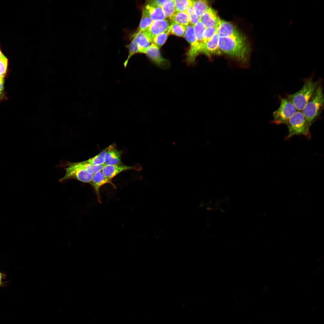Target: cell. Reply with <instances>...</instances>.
Returning a JSON list of instances; mask_svg holds the SVG:
<instances>
[{"label":"cell","instance_id":"obj_32","mask_svg":"<svg viewBox=\"0 0 324 324\" xmlns=\"http://www.w3.org/2000/svg\"><path fill=\"white\" fill-rule=\"evenodd\" d=\"M168 0H151L148 1V2H147L148 4L158 7L161 8L162 6L164 4L167 2Z\"/></svg>","mask_w":324,"mask_h":324},{"label":"cell","instance_id":"obj_13","mask_svg":"<svg viewBox=\"0 0 324 324\" xmlns=\"http://www.w3.org/2000/svg\"><path fill=\"white\" fill-rule=\"evenodd\" d=\"M217 33L219 37H227L236 35L239 32L230 23L221 20Z\"/></svg>","mask_w":324,"mask_h":324},{"label":"cell","instance_id":"obj_9","mask_svg":"<svg viewBox=\"0 0 324 324\" xmlns=\"http://www.w3.org/2000/svg\"><path fill=\"white\" fill-rule=\"evenodd\" d=\"M221 20L216 11L210 7L208 10L200 17V21L204 26L205 28L218 27Z\"/></svg>","mask_w":324,"mask_h":324},{"label":"cell","instance_id":"obj_27","mask_svg":"<svg viewBox=\"0 0 324 324\" xmlns=\"http://www.w3.org/2000/svg\"><path fill=\"white\" fill-rule=\"evenodd\" d=\"M169 34L168 30L156 36L152 39V44L155 45L159 48L165 43Z\"/></svg>","mask_w":324,"mask_h":324},{"label":"cell","instance_id":"obj_23","mask_svg":"<svg viewBox=\"0 0 324 324\" xmlns=\"http://www.w3.org/2000/svg\"><path fill=\"white\" fill-rule=\"evenodd\" d=\"M107 148V147L96 156L85 160V161L96 166L104 164L105 156Z\"/></svg>","mask_w":324,"mask_h":324},{"label":"cell","instance_id":"obj_36","mask_svg":"<svg viewBox=\"0 0 324 324\" xmlns=\"http://www.w3.org/2000/svg\"><path fill=\"white\" fill-rule=\"evenodd\" d=\"M5 76L2 75H0V80L4 78Z\"/></svg>","mask_w":324,"mask_h":324},{"label":"cell","instance_id":"obj_10","mask_svg":"<svg viewBox=\"0 0 324 324\" xmlns=\"http://www.w3.org/2000/svg\"><path fill=\"white\" fill-rule=\"evenodd\" d=\"M169 21L164 20L153 21L150 27L147 31H145L151 40L156 36L167 31L170 25Z\"/></svg>","mask_w":324,"mask_h":324},{"label":"cell","instance_id":"obj_34","mask_svg":"<svg viewBox=\"0 0 324 324\" xmlns=\"http://www.w3.org/2000/svg\"><path fill=\"white\" fill-rule=\"evenodd\" d=\"M4 276V275L0 272V287L2 286L3 285V283L2 281V280Z\"/></svg>","mask_w":324,"mask_h":324},{"label":"cell","instance_id":"obj_26","mask_svg":"<svg viewBox=\"0 0 324 324\" xmlns=\"http://www.w3.org/2000/svg\"><path fill=\"white\" fill-rule=\"evenodd\" d=\"M193 0H174L176 12H187L188 8L193 5Z\"/></svg>","mask_w":324,"mask_h":324},{"label":"cell","instance_id":"obj_11","mask_svg":"<svg viewBox=\"0 0 324 324\" xmlns=\"http://www.w3.org/2000/svg\"><path fill=\"white\" fill-rule=\"evenodd\" d=\"M219 38L217 33L202 46L200 52H202L208 56L212 54H220L221 51L218 46Z\"/></svg>","mask_w":324,"mask_h":324},{"label":"cell","instance_id":"obj_25","mask_svg":"<svg viewBox=\"0 0 324 324\" xmlns=\"http://www.w3.org/2000/svg\"><path fill=\"white\" fill-rule=\"evenodd\" d=\"M186 31V26L178 24L171 23L168 30L169 34L184 37Z\"/></svg>","mask_w":324,"mask_h":324},{"label":"cell","instance_id":"obj_12","mask_svg":"<svg viewBox=\"0 0 324 324\" xmlns=\"http://www.w3.org/2000/svg\"><path fill=\"white\" fill-rule=\"evenodd\" d=\"M106 154L104 164L105 165H113L122 164L121 159V153L114 145L107 147Z\"/></svg>","mask_w":324,"mask_h":324},{"label":"cell","instance_id":"obj_4","mask_svg":"<svg viewBox=\"0 0 324 324\" xmlns=\"http://www.w3.org/2000/svg\"><path fill=\"white\" fill-rule=\"evenodd\" d=\"M286 124L288 131L286 139H289L294 136L301 135L308 139L310 138V127L302 111H297Z\"/></svg>","mask_w":324,"mask_h":324},{"label":"cell","instance_id":"obj_19","mask_svg":"<svg viewBox=\"0 0 324 324\" xmlns=\"http://www.w3.org/2000/svg\"><path fill=\"white\" fill-rule=\"evenodd\" d=\"M170 20L171 23H176L184 26H187L190 23L187 12H176Z\"/></svg>","mask_w":324,"mask_h":324},{"label":"cell","instance_id":"obj_33","mask_svg":"<svg viewBox=\"0 0 324 324\" xmlns=\"http://www.w3.org/2000/svg\"><path fill=\"white\" fill-rule=\"evenodd\" d=\"M4 78L0 80V100L4 98Z\"/></svg>","mask_w":324,"mask_h":324},{"label":"cell","instance_id":"obj_5","mask_svg":"<svg viewBox=\"0 0 324 324\" xmlns=\"http://www.w3.org/2000/svg\"><path fill=\"white\" fill-rule=\"evenodd\" d=\"M297 111L294 105L289 99L281 98L279 107L273 113L272 122L277 125L286 124Z\"/></svg>","mask_w":324,"mask_h":324},{"label":"cell","instance_id":"obj_28","mask_svg":"<svg viewBox=\"0 0 324 324\" xmlns=\"http://www.w3.org/2000/svg\"><path fill=\"white\" fill-rule=\"evenodd\" d=\"M218 27L205 28L203 33V43L204 44L206 42L210 40L217 33Z\"/></svg>","mask_w":324,"mask_h":324},{"label":"cell","instance_id":"obj_29","mask_svg":"<svg viewBox=\"0 0 324 324\" xmlns=\"http://www.w3.org/2000/svg\"><path fill=\"white\" fill-rule=\"evenodd\" d=\"M129 54L127 59L124 63L125 67H126L128 61L130 58L134 54L138 52L139 53V49L137 43L135 39L133 38L129 46Z\"/></svg>","mask_w":324,"mask_h":324},{"label":"cell","instance_id":"obj_7","mask_svg":"<svg viewBox=\"0 0 324 324\" xmlns=\"http://www.w3.org/2000/svg\"><path fill=\"white\" fill-rule=\"evenodd\" d=\"M142 167L139 164L135 166H127L122 164L105 165L102 171L105 177L110 182L115 176L124 171L130 170H140Z\"/></svg>","mask_w":324,"mask_h":324},{"label":"cell","instance_id":"obj_2","mask_svg":"<svg viewBox=\"0 0 324 324\" xmlns=\"http://www.w3.org/2000/svg\"><path fill=\"white\" fill-rule=\"evenodd\" d=\"M320 81H314L311 76L306 80L299 91L288 95L287 98L293 104L297 111H302L320 85Z\"/></svg>","mask_w":324,"mask_h":324},{"label":"cell","instance_id":"obj_1","mask_svg":"<svg viewBox=\"0 0 324 324\" xmlns=\"http://www.w3.org/2000/svg\"><path fill=\"white\" fill-rule=\"evenodd\" d=\"M220 51L241 62H247L250 48L245 37L240 33L229 37H219Z\"/></svg>","mask_w":324,"mask_h":324},{"label":"cell","instance_id":"obj_18","mask_svg":"<svg viewBox=\"0 0 324 324\" xmlns=\"http://www.w3.org/2000/svg\"><path fill=\"white\" fill-rule=\"evenodd\" d=\"M197 46L200 52L201 48L203 45V33L205 28L204 25L200 21L194 26Z\"/></svg>","mask_w":324,"mask_h":324},{"label":"cell","instance_id":"obj_6","mask_svg":"<svg viewBox=\"0 0 324 324\" xmlns=\"http://www.w3.org/2000/svg\"><path fill=\"white\" fill-rule=\"evenodd\" d=\"M64 169L66 173L64 176L59 180L60 182L69 179H75L85 183H90L93 175L88 172L85 170L78 166L74 162L66 161Z\"/></svg>","mask_w":324,"mask_h":324},{"label":"cell","instance_id":"obj_3","mask_svg":"<svg viewBox=\"0 0 324 324\" xmlns=\"http://www.w3.org/2000/svg\"><path fill=\"white\" fill-rule=\"evenodd\" d=\"M324 105V94L320 85L302 111L310 127L319 118Z\"/></svg>","mask_w":324,"mask_h":324},{"label":"cell","instance_id":"obj_22","mask_svg":"<svg viewBox=\"0 0 324 324\" xmlns=\"http://www.w3.org/2000/svg\"><path fill=\"white\" fill-rule=\"evenodd\" d=\"M192 5L196 14L200 17L209 8L208 3L206 0H193Z\"/></svg>","mask_w":324,"mask_h":324},{"label":"cell","instance_id":"obj_31","mask_svg":"<svg viewBox=\"0 0 324 324\" xmlns=\"http://www.w3.org/2000/svg\"><path fill=\"white\" fill-rule=\"evenodd\" d=\"M8 60L4 56L0 59V75L5 76L7 70Z\"/></svg>","mask_w":324,"mask_h":324},{"label":"cell","instance_id":"obj_17","mask_svg":"<svg viewBox=\"0 0 324 324\" xmlns=\"http://www.w3.org/2000/svg\"><path fill=\"white\" fill-rule=\"evenodd\" d=\"M144 8L153 21L163 20L166 18L161 8L147 4Z\"/></svg>","mask_w":324,"mask_h":324},{"label":"cell","instance_id":"obj_21","mask_svg":"<svg viewBox=\"0 0 324 324\" xmlns=\"http://www.w3.org/2000/svg\"><path fill=\"white\" fill-rule=\"evenodd\" d=\"M78 166L85 170L88 173L93 175L97 172L101 171L105 164L96 166L89 164L85 161L74 162Z\"/></svg>","mask_w":324,"mask_h":324},{"label":"cell","instance_id":"obj_15","mask_svg":"<svg viewBox=\"0 0 324 324\" xmlns=\"http://www.w3.org/2000/svg\"><path fill=\"white\" fill-rule=\"evenodd\" d=\"M184 37L190 45L189 52L193 54H198L199 52L196 44L193 26L188 25L186 26Z\"/></svg>","mask_w":324,"mask_h":324},{"label":"cell","instance_id":"obj_20","mask_svg":"<svg viewBox=\"0 0 324 324\" xmlns=\"http://www.w3.org/2000/svg\"><path fill=\"white\" fill-rule=\"evenodd\" d=\"M153 21L144 8L142 10V17L137 31L145 32L148 31Z\"/></svg>","mask_w":324,"mask_h":324},{"label":"cell","instance_id":"obj_8","mask_svg":"<svg viewBox=\"0 0 324 324\" xmlns=\"http://www.w3.org/2000/svg\"><path fill=\"white\" fill-rule=\"evenodd\" d=\"M144 53L160 68L166 69L169 67L170 62L163 58L161 55L159 48L155 45L152 44Z\"/></svg>","mask_w":324,"mask_h":324},{"label":"cell","instance_id":"obj_35","mask_svg":"<svg viewBox=\"0 0 324 324\" xmlns=\"http://www.w3.org/2000/svg\"><path fill=\"white\" fill-rule=\"evenodd\" d=\"M4 56V55H3V54L2 53V52H1V51L0 50V59L2 58Z\"/></svg>","mask_w":324,"mask_h":324},{"label":"cell","instance_id":"obj_24","mask_svg":"<svg viewBox=\"0 0 324 324\" xmlns=\"http://www.w3.org/2000/svg\"><path fill=\"white\" fill-rule=\"evenodd\" d=\"M166 17L170 19L176 12L174 0H168L161 7Z\"/></svg>","mask_w":324,"mask_h":324},{"label":"cell","instance_id":"obj_30","mask_svg":"<svg viewBox=\"0 0 324 324\" xmlns=\"http://www.w3.org/2000/svg\"><path fill=\"white\" fill-rule=\"evenodd\" d=\"M187 12L189 16L191 25L194 26L200 21V17L196 14L193 5L188 8Z\"/></svg>","mask_w":324,"mask_h":324},{"label":"cell","instance_id":"obj_16","mask_svg":"<svg viewBox=\"0 0 324 324\" xmlns=\"http://www.w3.org/2000/svg\"><path fill=\"white\" fill-rule=\"evenodd\" d=\"M138 44L139 53H144L152 44L151 40L145 32H137L133 35Z\"/></svg>","mask_w":324,"mask_h":324},{"label":"cell","instance_id":"obj_14","mask_svg":"<svg viewBox=\"0 0 324 324\" xmlns=\"http://www.w3.org/2000/svg\"><path fill=\"white\" fill-rule=\"evenodd\" d=\"M110 182L105 177L102 170L93 175L92 180L90 184L94 189L99 202L100 201L99 194L100 188L103 185Z\"/></svg>","mask_w":324,"mask_h":324}]
</instances>
